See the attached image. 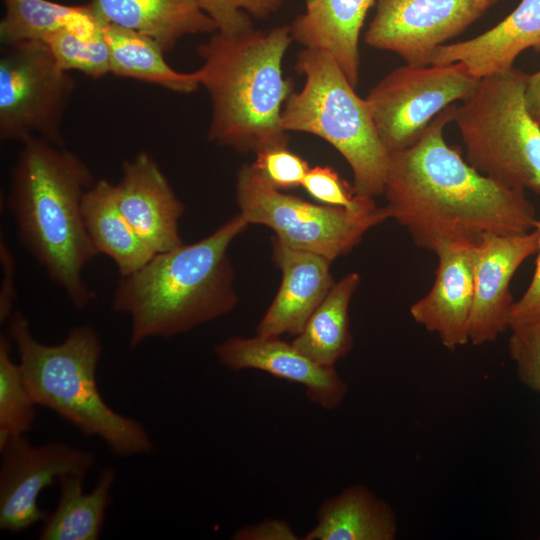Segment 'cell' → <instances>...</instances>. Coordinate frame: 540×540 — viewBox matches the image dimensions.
I'll return each mask as SVG.
<instances>
[{
	"instance_id": "cell-1",
	"label": "cell",
	"mask_w": 540,
	"mask_h": 540,
	"mask_svg": "<svg viewBox=\"0 0 540 540\" xmlns=\"http://www.w3.org/2000/svg\"><path fill=\"white\" fill-rule=\"evenodd\" d=\"M455 104L443 110L411 146L390 153L384 195L388 217L416 246L434 251L448 241L478 243L484 234H525L539 219L525 191L474 169L446 143Z\"/></svg>"
},
{
	"instance_id": "cell-2",
	"label": "cell",
	"mask_w": 540,
	"mask_h": 540,
	"mask_svg": "<svg viewBox=\"0 0 540 540\" xmlns=\"http://www.w3.org/2000/svg\"><path fill=\"white\" fill-rule=\"evenodd\" d=\"M93 183L75 153L32 138L22 143L12 167L6 201L19 242L78 311L95 298L83 276L99 255L82 216V199Z\"/></svg>"
},
{
	"instance_id": "cell-3",
	"label": "cell",
	"mask_w": 540,
	"mask_h": 540,
	"mask_svg": "<svg viewBox=\"0 0 540 540\" xmlns=\"http://www.w3.org/2000/svg\"><path fill=\"white\" fill-rule=\"evenodd\" d=\"M249 223L239 213L201 240L156 253L121 277L112 308L129 316V345L170 338L230 313L238 304L228 249Z\"/></svg>"
},
{
	"instance_id": "cell-4",
	"label": "cell",
	"mask_w": 540,
	"mask_h": 540,
	"mask_svg": "<svg viewBox=\"0 0 540 540\" xmlns=\"http://www.w3.org/2000/svg\"><path fill=\"white\" fill-rule=\"evenodd\" d=\"M292 42L290 26L282 25L236 34L216 31L197 47L201 66L195 72L212 108L210 142L255 154L288 145L281 114L293 83L284 77L282 63Z\"/></svg>"
},
{
	"instance_id": "cell-5",
	"label": "cell",
	"mask_w": 540,
	"mask_h": 540,
	"mask_svg": "<svg viewBox=\"0 0 540 540\" xmlns=\"http://www.w3.org/2000/svg\"><path fill=\"white\" fill-rule=\"evenodd\" d=\"M7 335L37 406L52 410L84 435L99 437L117 456L153 451L144 426L113 410L100 393L96 370L103 345L92 326L73 327L62 342L48 345L33 336L24 313L14 310Z\"/></svg>"
},
{
	"instance_id": "cell-6",
	"label": "cell",
	"mask_w": 540,
	"mask_h": 540,
	"mask_svg": "<svg viewBox=\"0 0 540 540\" xmlns=\"http://www.w3.org/2000/svg\"><path fill=\"white\" fill-rule=\"evenodd\" d=\"M295 69L303 75L304 84L283 106L284 130L313 134L327 141L348 163L356 195L372 199L382 195L390 154L378 135L366 99L355 92L326 52L302 48Z\"/></svg>"
},
{
	"instance_id": "cell-7",
	"label": "cell",
	"mask_w": 540,
	"mask_h": 540,
	"mask_svg": "<svg viewBox=\"0 0 540 540\" xmlns=\"http://www.w3.org/2000/svg\"><path fill=\"white\" fill-rule=\"evenodd\" d=\"M527 76L514 66L482 76L453 121L474 169L540 195V125L527 108Z\"/></svg>"
},
{
	"instance_id": "cell-8",
	"label": "cell",
	"mask_w": 540,
	"mask_h": 540,
	"mask_svg": "<svg viewBox=\"0 0 540 540\" xmlns=\"http://www.w3.org/2000/svg\"><path fill=\"white\" fill-rule=\"evenodd\" d=\"M236 201L249 224L267 226L285 245L334 261L348 254L373 227L389 219L376 203L347 209L308 202L274 188L252 164L237 172Z\"/></svg>"
},
{
	"instance_id": "cell-9",
	"label": "cell",
	"mask_w": 540,
	"mask_h": 540,
	"mask_svg": "<svg viewBox=\"0 0 540 540\" xmlns=\"http://www.w3.org/2000/svg\"><path fill=\"white\" fill-rule=\"evenodd\" d=\"M0 58V139L40 138L64 145L61 126L76 87L48 46L26 41L4 46Z\"/></svg>"
},
{
	"instance_id": "cell-10",
	"label": "cell",
	"mask_w": 540,
	"mask_h": 540,
	"mask_svg": "<svg viewBox=\"0 0 540 540\" xmlns=\"http://www.w3.org/2000/svg\"><path fill=\"white\" fill-rule=\"evenodd\" d=\"M479 79L462 62L405 64L383 77L365 99L389 154L414 144L443 110L465 100Z\"/></svg>"
},
{
	"instance_id": "cell-11",
	"label": "cell",
	"mask_w": 540,
	"mask_h": 540,
	"mask_svg": "<svg viewBox=\"0 0 540 540\" xmlns=\"http://www.w3.org/2000/svg\"><path fill=\"white\" fill-rule=\"evenodd\" d=\"M500 0H376L365 33L373 48L427 66L432 52L465 31Z\"/></svg>"
},
{
	"instance_id": "cell-12",
	"label": "cell",
	"mask_w": 540,
	"mask_h": 540,
	"mask_svg": "<svg viewBox=\"0 0 540 540\" xmlns=\"http://www.w3.org/2000/svg\"><path fill=\"white\" fill-rule=\"evenodd\" d=\"M0 451V529L10 533L43 522L41 492L66 474L86 476L95 463L90 451L60 441L34 446L25 435L10 437Z\"/></svg>"
},
{
	"instance_id": "cell-13",
	"label": "cell",
	"mask_w": 540,
	"mask_h": 540,
	"mask_svg": "<svg viewBox=\"0 0 540 540\" xmlns=\"http://www.w3.org/2000/svg\"><path fill=\"white\" fill-rule=\"evenodd\" d=\"M538 239L535 228L517 235L484 234L477 243L469 343L493 342L509 329L514 302L510 282L522 263L537 253Z\"/></svg>"
},
{
	"instance_id": "cell-14",
	"label": "cell",
	"mask_w": 540,
	"mask_h": 540,
	"mask_svg": "<svg viewBox=\"0 0 540 540\" xmlns=\"http://www.w3.org/2000/svg\"><path fill=\"white\" fill-rule=\"evenodd\" d=\"M217 360L227 369H254L301 385L307 399L326 410L344 401L348 385L332 366L320 365L275 336H232L214 347Z\"/></svg>"
},
{
	"instance_id": "cell-15",
	"label": "cell",
	"mask_w": 540,
	"mask_h": 540,
	"mask_svg": "<svg viewBox=\"0 0 540 540\" xmlns=\"http://www.w3.org/2000/svg\"><path fill=\"white\" fill-rule=\"evenodd\" d=\"M476 246L463 241L439 244L433 251L438 261L433 286L410 307L413 320L437 334L451 351L469 343Z\"/></svg>"
},
{
	"instance_id": "cell-16",
	"label": "cell",
	"mask_w": 540,
	"mask_h": 540,
	"mask_svg": "<svg viewBox=\"0 0 540 540\" xmlns=\"http://www.w3.org/2000/svg\"><path fill=\"white\" fill-rule=\"evenodd\" d=\"M115 193L121 211L155 253L184 244L179 234L184 204L149 153L123 162Z\"/></svg>"
},
{
	"instance_id": "cell-17",
	"label": "cell",
	"mask_w": 540,
	"mask_h": 540,
	"mask_svg": "<svg viewBox=\"0 0 540 540\" xmlns=\"http://www.w3.org/2000/svg\"><path fill=\"white\" fill-rule=\"evenodd\" d=\"M272 258L281 270L280 287L260 319L256 334L296 336L328 294L335 281L332 260L325 256L291 248L272 238Z\"/></svg>"
},
{
	"instance_id": "cell-18",
	"label": "cell",
	"mask_w": 540,
	"mask_h": 540,
	"mask_svg": "<svg viewBox=\"0 0 540 540\" xmlns=\"http://www.w3.org/2000/svg\"><path fill=\"white\" fill-rule=\"evenodd\" d=\"M540 51V0H521L501 22L471 39L437 47L429 65L462 62L478 78L513 67L517 56Z\"/></svg>"
},
{
	"instance_id": "cell-19",
	"label": "cell",
	"mask_w": 540,
	"mask_h": 540,
	"mask_svg": "<svg viewBox=\"0 0 540 540\" xmlns=\"http://www.w3.org/2000/svg\"><path fill=\"white\" fill-rule=\"evenodd\" d=\"M304 12L290 25L293 41L330 54L356 88L360 75L359 37L376 0H303Z\"/></svg>"
},
{
	"instance_id": "cell-20",
	"label": "cell",
	"mask_w": 540,
	"mask_h": 540,
	"mask_svg": "<svg viewBox=\"0 0 540 540\" xmlns=\"http://www.w3.org/2000/svg\"><path fill=\"white\" fill-rule=\"evenodd\" d=\"M89 5L102 23L145 35L165 54L185 36L217 31L197 0H91Z\"/></svg>"
},
{
	"instance_id": "cell-21",
	"label": "cell",
	"mask_w": 540,
	"mask_h": 540,
	"mask_svg": "<svg viewBox=\"0 0 540 540\" xmlns=\"http://www.w3.org/2000/svg\"><path fill=\"white\" fill-rule=\"evenodd\" d=\"M397 518L391 505L362 484L344 488L318 508L303 540H393Z\"/></svg>"
},
{
	"instance_id": "cell-22",
	"label": "cell",
	"mask_w": 540,
	"mask_h": 540,
	"mask_svg": "<svg viewBox=\"0 0 540 540\" xmlns=\"http://www.w3.org/2000/svg\"><path fill=\"white\" fill-rule=\"evenodd\" d=\"M82 216L98 254L114 262L120 277L136 272L156 254L121 211L115 185L109 181L97 180L87 189L82 199Z\"/></svg>"
},
{
	"instance_id": "cell-23",
	"label": "cell",
	"mask_w": 540,
	"mask_h": 540,
	"mask_svg": "<svg viewBox=\"0 0 540 540\" xmlns=\"http://www.w3.org/2000/svg\"><path fill=\"white\" fill-rule=\"evenodd\" d=\"M86 476L66 474L59 478L58 504L43 520L41 540H97L101 537L116 472L104 467L95 487L83 492Z\"/></svg>"
},
{
	"instance_id": "cell-24",
	"label": "cell",
	"mask_w": 540,
	"mask_h": 540,
	"mask_svg": "<svg viewBox=\"0 0 540 540\" xmlns=\"http://www.w3.org/2000/svg\"><path fill=\"white\" fill-rule=\"evenodd\" d=\"M0 40L4 46L26 41L44 42L49 36L67 30L95 38L103 35V23L91 6L65 5L50 0H2Z\"/></svg>"
},
{
	"instance_id": "cell-25",
	"label": "cell",
	"mask_w": 540,
	"mask_h": 540,
	"mask_svg": "<svg viewBox=\"0 0 540 540\" xmlns=\"http://www.w3.org/2000/svg\"><path fill=\"white\" fill-rule=\"evenodd\" d=\"M360 280L358 273L351 272L334 283L294 336L292 344L297 350L320 365L332 367L351 352L349 305Z\"/></svg>"
},
{
	"instance_id": "cell-26",
	"label": "cell",
	"mask_w": 540,
	"mask_h": 540,
	"mask_svg": "<svg viewBox=\"0 0 540 540\" xmlns=\"http://www.w3.org/2000/svg\"><path fill=\"white\" fill-rule=\"evenodd\" d=\"M103 35L110 51V74L159 85L176 93L189 94L200 87L196 72L173 69L153 39L107 23H103Z\"/></svg>"
},
{
	"instance_id": "cell-27",
	"label": "cell",
	"mask_w": 540,
	"mask_h": 540,
	"mask_svg": "<svg viewBox=\"0 0 540 540\" xmlns=\"http://www.w3.org/2000/svg\"><path fill=\"white\" fill-rule=\"evenodd\" d=\"M11 344L7 334L0 335V446L30 431L37 406L19 363L11 358Z\"/></svg>"
},
{
	"instance_id": "cell-28",
	"label": "cell",
	"mask_w": 540,
	"mask_h": 540,
	"mask_svg": "<svg viewBox=\"0 0 540 540\" xmlns=\"http://www.w3.org/2000/svg\"><path fill=\"white\" fill-rule=\"evenodd\" d=\"M43 43L65 71H79L93 79L110 74V51L104 35L86 38L63 30Z\"/></svg>"
},
{
	"instance_id": "cell-29",
	"label": "cell",
	"mask_w": 540,
	"mask_h": 540,
	"mask_svg": "<svg viewBox=\"0 0 540 540\" xmlns=\"http://www.w3.org/2000/svg\"><path fill=\"white\" fill-rule=\"evenodd\" d=\"M214 21L217 31L226 34L244 32L253 27L251 15L268 18L283 5V0H197Z\"/></svg>"
},
{
	"instance_id": "cell-30",
	"label": "cell",
	"mask_w": 540,
	"mask_h": 540,
	"mask_svg": "<svg viewBox=\"0 0 540 540\" xmlns=\"http://www.w3.org/2000/svg\"><path fill=\"white\" fill-rule=\"evenodd\" d=\"M302 187L311 197L329 206L356 210L375 203L372 198L356 195L353 186L329 166L310 167Z\"/></svg>"
},
{
	"instance_id": "cell-31",
	"label": "cell",
	"mask_w": 540,
	"mask_h": 540,
	"mask_svg": "<svg viewBox=\"0 0 540 540\" xmlns=\"http://www.w3.org/2000/svg\"><path fill=\"white\" fill-rule=\"evenodd\" d=\"M253 165L274 188L280 191L302 186L310 169L308 163L292 152L288 145L272 146L257 152Z\"/></svg>"
},
{
	"instance_id": "cell-32",
	"label": "cell",
	"mask_w": 540,
	"mask_h": 540,
	"mask_svg": "<svg viewBox=\"0 0 540 540\" xmlns=\"http://www.w3.org/2000/svg\"><path fill=\"white\" fill-rule=\"evenodd\" d=\"M508 352L518 380L540 393V325L511 329Z\"/></svg>"
},
{
	"instance_id": "cell-33",
	"label": "cell",
	"mask_w": 540,
	"mask_h": 540,
	"mask_svg": "<svg viewBox=\"0 0 540 540\" xmlns=\"http://www.w3.org/2000/svg\"><path fill=\"white\" fill-rule=\"evenodd\" d=\"M536 229L539 239L534 273L524 294L512 304L509 315V330L540 325V220Z\"/></svg>"
},
{
	"instance_id": "cell-34",
	"label": "cell",
	"mask_w": 540,
	"mask_h": 540,
	"mask_svg": "<svg viewBox=\"0 0 540 540\" xmlns=\"http://www.w3.org/2000/svg\"><path fill=\"white\" fill-rule=\"evenodd\" d=\"M0 262L2 280L0 288V322H6L14 312L16 300V261L15 256L6 241L0 239Z\"/></svg>"
},
{
	"instance_id": "cell-35",
	"label": "cell",
	"mask_w": 540,
	"mask_h": 540,
	"mask_svg": "<svg viewBox=\"0 0 540 540\" xmlns=\"http://www.w3.org/2000/svg\"><path fill=\"white\" fill-rule=\"evenodd\" d=\"M235 540H297L300 539L291 524L283 519H265L236 530Z\"/></svg>"
},
{
	"instance_id": "cell-36",
	"label": "cell",
	"mask_w": 540,
	"mask_h": 540,
	"mask_svg": "<svg viewBox=\"0 0 540 540\" xmlns=\"http://www.w3.org/2000/svg\"><path fill=\"white\" fill-rule=\"evenodd\" d=\"M525 99L530 115L540 125V70L528 74Z\"/></svg>"
}]
</instances>
